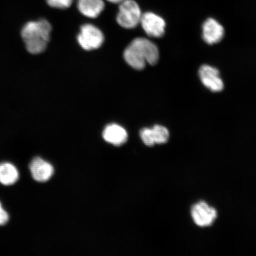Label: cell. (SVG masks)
<instances>
[{
    "label": "cell",
    "instance_id": "obj_1",
    "mask_svg": "<svg viewBox=\"0 0 256 256\" xmlns=\"http://www.w3.org/2000/svg\"><path fill=\"white\" fill-rule=\"evenodd\" d=\"M124 57L128 65L136 70L145 68L146 64L155 66L159 60L158 46L144 38H136L124 51Z\"/></svg>",
    "mask_w": 256,
    "mask_h": 256
},
{
    "label": "cell",
    "instance_id": "obj_2",
    "mask_svg": "<svg viewBox=\"0 0 256 256\" xmlns=\"http://www.w3.org/2000/svg\"><path fill=\"white\" fill-rule=\"evenodd\" d=\"M52 26L46 19L32 21L26 24L21 36L28 52L39 54L44 52L50 40Z\"/></svg>",
    "mask_w": 256,
    "mask_h": 256
},
{
    "label": "cell",
    "instance_id": "obj_3",
    "mask_svg": "<svg viewBox=\"0 0 256 256\" xmlns=\"http://www.w3.org/2000/svg\"><path fill=\"white\" fill-rule=\"evenodd\" d=\"M120 3L116 18L118 24L126 28H136L142 16L138 4L134 0H124Z\"/></svg>",
    "mask_w": 256,
    "mask_h": 256
},
{
    "label": "cell",
    "instance_id": "obj_4",
    "mask_svg": "<svg viewBox=\"0 0 256 256\" xmlns=\"http://www.w3.org/2000/svg\"><path fill=\"white\" fill-rule=\"evenodd\" d=\"M80 46L86 50H97L104 40L102 32L95 26L91 24L82 25L78 36Z\"/></svg>",
    "mask_w": 256,
    "mask_h": 256
},
{
    "label": "cell",
    "instance_id": "obj_5",
    "mask_svg": "<svg viewBox=\"0 0 256 256\" xmlns=\"http://www.w3.org/2000/svg\"><path fill=\"white\" fill-rule=\"evenodd\" d=\"M191 216L196 225L200 227H207L213 225L216 222L218 212L215 208L201 201L192 206Z\"/></svg>",
    "mask_w": 256,
    "mask_h": 256
},
{
    "label": "cell",
    "instance_id": "obj_6",
    "mask_svg": "<svg viewBox=\"0 0 256 256\" xmlns=\"http://www.w3.org/2000/svg\"><path fill=\"white\" fill-rule=\"evenodd\" d=\"M140 23L146 34L152 38H161L165 33L166 22L162 18L152 12L142 15Z\"/></svg>",
    "mask_w": 256,
    "mask_h": 256
},
{
    "label": "cell",
    "instance_id": "obj_7",
    "mask_svg": "<svg viewBox=\"0 0 256 256\" xmlns=\"http://www.w3.org/2000/svg\"><path fill=\"white\" fill-rule=\"evenodd\" d=\"M202 82L214 92H219L224 89V82L220 76V72L216 68L208 65L200 67L199 71Z\"/></svg>",
    "mask_w": 256,
    "mask_h": 256
},
{
    "label": "cell",
    "instance_id": "obj_8",
    "mask_svg": "<svg viewBox=\"0 0 256 256\" xmlns=\"http://www.w3.org/2000/svg\"><path fill=\"white\" fill-rule=\"evenodd\" d=\"M30 168L32 177L38 182L49 180L54 172L53 166L39 156L32 160Z\"/></svg>",
    "mask_w": 256,
    "mask_h": 256
},
{
    "label": "cell",
    "instance_id": "obj_9",
    "mask_svg": "<svg viewBox=\"0 0 256 256\" xmlns=\"http://www.w3.org/2000/svg\"><path fill=\"white\" fill-rule=\"evenodd\" d=\"M224 36V28L215 19L210 18L204 22L202 26V36L206 43L209 44L218 43Z\"/></svg>",
    "mask_w": 256,
    "mask_h": 256
},
{
    "label": "cell",
    "instance_id": "obj_10",
    "mask_svg": "<svg viewBox=\"0 0 256 256\" xmlns=\"http://www.w3.org/2000/svg\"><path fill=\"white\" fill-rule=\"evenodd\" d=\"M106 142L115 146H122L128 140V133L123 127L116 124H108L103 132Z\"/></svg>",
    "mask_w": 256,
    "mask_h": 256
},
{
    "label": "cell",
    "instance_id": "obj_11",
    "mask_svg": "<svg viewBox=\"0 0 256 256\" xmlns=\"http://www.w3.org/2000/svg\"><path fill=\"white\" fill-rule=\"evenodd\" d=\"M104 8V4L102 0H78V2L79 11L90 18H98Z\"/></svg>",
    "mask_w": 256,
    "mask_h": 256
},
{
    "label": "cell",
    "instance_id": "obj_12",
    "mask_svg": "<svg viewBox=\"0 0 256 256\" xmlns=\"http://www.w3.org/2000/svg\"><path fill=\"white\" fill-rule=\"evenodd\" d=\"M18 178V172L14 166L9 162L0 164V183L6 186L14 184Z\"/></svg>",
    "mask_w": 256,
    "mask_h": 256
},
{
    "label": "cell",
    "instance_id": "obj_13",
    "mask_svg": "<svg viewBox=\"0 0 256 256\" xmlns=\"http://www.w3.org/2000/svg\"><path fill=\"white\" fill-rule=\"evenodd\" d=\"M154 140L156 144L167 143L170 138L169 131L164 126L156 124L152 128Z\"/></svg>",
    "mask_w": 256,
    "mask_h": 256
},
{
    "label": "cell",
    "instance_id": "obj_14",
    "mask_svg": "<svg viewBox=\"0 0 256 256\" xmlns=\"http://www.w3.org/2000/svg\"><path fill=\"white\" fill-rule=\"evenodd\" d=\"M140 136L143 142L146 146H152L155 145L156 143L154 140L152 128H143L140 131Z\"/></svg>",
    "mask_w": 256,
    "mask_h": 256
},
{
    "label": "cell",
    "instance_id": "obj_15",
    "mask_svg": "<svg viewBox=\"0 0 256 256\" xmlns=\"http://www.w3.org/2000/svg\"><path fill=\"white\" fill-rule=\"evenodd\" d=\"M73 0H46L50 7L60 9L68 8L72 4Z\"/></svg>",
    "mask_w": 256,
    "mask_h": 256
},
{
    "label": "cell",
    "instance_id": "obj_16",
    "mask_svg": "<svg viewBox=\"0 0 256 256\" xmlns=\"http://www.w3.org/2000/svg\"><path fill=\"white\" fill-rule=\"evenodd\" d=\"M9 216L6 211L3 209L1 203H0V226L4 225L8 222Z\"/></svg>",
    "mask_w": 256,
    "mask_h": 256
},
{
    "label": "cell",
    "instance_id": "obj_17",
    "mask_svg": "<svg viewBox=\"0 0 256 256\" xmlns=\"http://www.w3.org/2000/svg\"><path fill=\"white\" fill-rule=\"evenodd\" d=\"M108 1L112 3H120L122 2L124 0H108Z\"/></svg>",
    "mask_w": 256,
    "mask_h": 256
}]
</instances>
